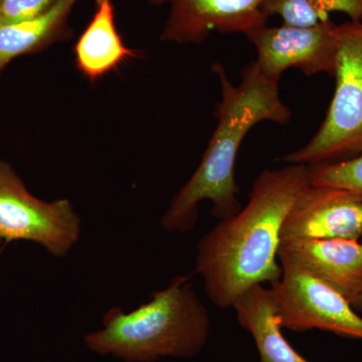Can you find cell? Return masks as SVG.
<instances>
[{
    "label": "cell",
    "instance_id": "cell-1",
    "mask_svg": "<svg viewBox=\"0 0 362 362\" xmlns=\"http://www.w3.org/2000/svg\"><path fill=\"white\" fill-rule=\"evenodd\" d=\"M309 185V166L305 164L265 169L252 183L246 206L199 240L195 273L204 279L206 295L216 307L232 308L252 286L280 279L283 223Z\"/></svg>",
    "mask_w": 362,
    "mask_h": 362
},
{
    "label": "cell",
    "instance_id": "cell-2",
    "mask_svg": "<svg viewBox=\"0 0 362 362\" xmlns=\"http://www.w3.org/2000/svg\"><path fill=\"white\" fill-rule=\"evenodd\" d=\"M213 71L221 83V99L214 112L218 125L197 170L162 216L161 226L168 232H190L204 201L211 202V214L220 221L237 214L242 206L235 169L243 140L257 124H286L291 119L279 94V81L266 77L256 63L243 71L239 85L230 82L221 64L214 63Z\"/></svg>",
    "mask_w": 362,
    "mask_h": 362
},
{
    "label": "cell",
    "instance_id": "cell-3",
    "mask_svg": "<svg viewBox=\"0 0 362 362\" xmlns=\"http://www.w3.org/2000/svg\"><path fill=\"white\" fill-rule=\"evenodd\" d=\"M211 317L189 276H176L147 303L125 312L112 307L103 327L88 333L86 347L124 362H156L166 357L192 358L206 347Z\"/></svg>",
    "mask_w": 362,
    "mask_h": 362
},
{
    "label": "cell",
    "instance_id": "cell-4",
    "mask_svg": "<svg viewBox=\"0 0 362 362\" xmlns=\"http://www.w3.org/2000/svg\"><path fill=\"white\" fill-rule=\"evenodd\" d=\"M335 90L310 141L283 157L290 164L330 163L362 153V21L339 25Z\"/></svg>",
    "mask_w": 362,
    "mask_h": 362
},
{
    "label": "cell",
    "instance_id": "cell-5",
    "mask_svg": "<svg viewBox=\"0 0 362 362\" xmlns=\"http://www.w3.org/2000/svg\"><path fill=\"white\" fill-rule=\"evenodd\" d=\"M82 221L69 199L33 195L8 162L0 159V249L18 240L35 243L64 258L80 240Z\"/></svg>",
    "mask_w": 362,
    "mask_h": 362
},
{
    "label": "cell",
    "instance_id": "cell-6",
    "mask_svg": "<svg viewBox=\"0 0 362 362\" xmlns=\"http://www.w3.org/2000/svg\"><path fill=\"white\" fill-rule=\"evenodd\" d=\"M282 266V275L272 283L281 327L303 332L327 331L362 340V317L329 286L299 269Z\"/></svg>",
    "mask_w": 362,
    "mask_h": 362
},
{
    "label": "cell",
    "instance_id": "cell-7",
    "mask_svg": "<svg viewBox=\"0 0 362 362\" xmlns=\"http://www.w3.org/2000/svg\"><path fill=\"white\" fill-rule=\"evenodd\" d=\"M256 49L259 71L280 81L287 69H299L307 76L328 74L334 77L340 45L339 25L331 20L311 26H259L246 33Z\"/></svg>",
    "mask_w": 362,
    "mask_h": 362
},
{
    "label": "cell",
    "instance_id": "cell-8",
    "mask_svg": "<svg viewBox=\"0 0 362 362\" xmlns=\"http://www.w3.org/2000/svg\"><path fill=\"white\" fill-rule=\"evenodd\" d=\"M152 6H168L160 35L163 42L199 45L211 33H246L267 25L266 0H148Z\"/></svg>",
    "mask_w": 362,
    "mask_h": 362
},
{
    "label": "cell",
    "instance_id": "cell-9",
    "mask_svg": "<svg viewBox=\"0 0 362 362\" xmlns=\"http://www.w3.org/2000/svg\"><path fill=\"white\" fill-rule=\"evenodd\" d=\"M362 238V199L349 190L309 185L286 216L281 240Z\"/></svg>",
    "mask_w": 362,
    "mask_h": 362
},
{
    "label": "cell",
    "instance_id": "cell-10",
    "mask_svg": "<svg viewBox=\"0 0 362 362\" xmlns=\"http://www.w3.org/2000/svg\"><path fill=\"white\" fill-rule=\"evenodd\" d=\"M278 259L321 281L354 305L362 295V244L343 239L281 240Z\"/></svg>",
    "mask_w": 362,
    "mask_h": 362
},
{
    "label": "cell",
    "instance_id": "cell-11",
    "mask_svg": "<svg viewBox=\"0 0 362 362\" xmlns=\"http://www.w3.org/2000/svg\"><path fill=\"white\" fill-rule=\"evenodd\" d=\"M115 16L114 0H95L92 18L74 45L76 68L93 84L141 56L124 42Z\"/></svg>",
    "mask_w": 362,
    "mask_h": 362
},
{
    "label": "cell",
    "instance_id": "cell-12",
    "mask_svg": "<svg viewBox=\"0 0 362 362\" xmlns=\"http://www.w3.org/2000/svg\"><path fill=\"white\" fill-rule=\"evenodd\" d=\"M233 308L240 325L252 335L259 362H310L298 354L283 335L271 289L252 286L235 299Z\"/></svg>",
    "mask_w": 362,
    "mask_h": 362
},
{
    "label": "cell",
    "instance_id": "cell-13",
    "mask_svg": "<svg viewBox=\"0 0 362 362\" xmlns=\"http://www.w3.org/2000/svg\"><path fill=\"white\" fill-rule=\"evenodd\" d=\"M78 0H57L45 13L0 26V78L13 59L39 54L73 37L69 21Z\"/></svg>",
    "mask_w": 362,
    "mask_h": 362
},
{
    "label": "cell",
    "instance_id": "cell-14",
    "mask_svg": "<svg viewBox=\"0 0 362 362\" xmlns=\"http://www.w3.org/2000/svg\"><path fill=\"white\" fill-rule=\"evenodd\" d=\"M264 13L279 16L286 25L311 26L343 13L350 21H362V0H266Z\"/></svg>",
    "mask_w": 362,
    "mask_h": 362
},
{
    "label": "cell",
    "instance_id": "cell-15",
    "mask_svg": "<svg viewBox=\"0 0 362 362\" xmlns=\"http://www.w3.org/2000/svg\"><path fill=\"white\" fill-rule=\"evenodd\" d=\"M308 166L311 185L349 190L362 199V153L345 160Z\"/></svg>",
    "mask_w": 362,
    "mask_h": 362
},
{
    "label": "cell",
    "instance_id": "cell-16",
    "mask_svg": "<svg viewBox=\"0 0 362 362\" xmlns=\"http://www.w3.org/2000/svg\"><path fill=\"white\" fill-rule=\"evenodd\" d=\"M57 0H0V26L35 18L54 6Z\"/></svg>",
    "mask_w": 362,
    "mask_h": 362
},
{
    "label": "cell",
    "instance_id": "cell-17",
    "mask_svg": "<svg viewBox=\"0 0 362 362\" xmlns=\"http://www.w3.org/2000/svg\"><path fill=\"white\" fill-rule=\"evenodd\" d=\"M352 307H354V309H356L357 311L361 312L362 313V295L358 298V299H357L356 303L352 305Z\"/></svg>",
    "mask_w": 362,
    "mask_h": 362
}]
</instances>
